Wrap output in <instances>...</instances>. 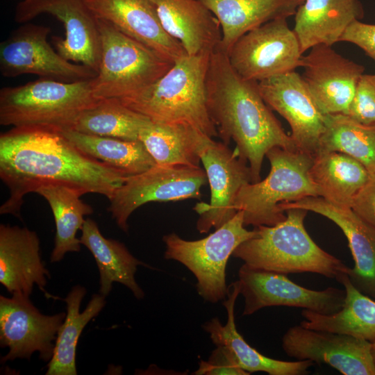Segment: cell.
<instances>
[{
    "instance_id": "19",
    "label": "cell",
    "mask_w": 375,
    "mask_h": 375,
    "mask_svg": "<svg viewBox=\"0 0 375 375\" xmlns=\"http://www.w3.org/2000/svg\"><path fill=\"white\" fill-rule=\"evenodd\" d=\"M284 212L299 208L321 215L334 222L348 241L354 266L347 274L353 285L375 299V227L351 208L331 203L319 197H308L279 206Z\"/></svg>"
},
{
    "instance_id": "15",
    "label": "cell",
    "mask_w": 375,
    "mask_h": 375,
    "mask_svg": "<svg viewBox=\"0 0 375 375\" xmlns=\"http://www.w3.org/2000/svg\"><path fill=\"white\" fill-rule=\"evenodd\" d=\"M66 313L45 315L34 306L29 297L12 294L0 296V344L8 347V353L1 362L16 358L30 360L38 351L44 362L52 358L58 331Z\"/></svg>"
},
{
    "instance_id": "29",
    "label": "cell",
    "mask_w": 375,
    "mask_h": 375,
    "mask_svg": "<svg viewBox=\"0 0 375 375\" xmlns=\"http://www.w3.org/2000/svg\"><path fill=\"white\" fill-rule=\"evenodd\" d=\"M86 292L84 287L78 285L62 299L67 304L66 317L58 331L47 375L77 374L76 351L79 337L88 322L99 315L106 304L105 297L95 294L81 312V303Z\"/></svg>"
},
{
    "instance_id": "25",
    "label": "cell",
    "mask_w": 375,
    "mask_h": 375,
    "mask_svg": "<svg viewBox=\"0 0 375 375\" xmlns=\"http://www.w3.org/2000/svg\"><path fill=\"white\" fill-rule=\"evenodd\" d=\"M218 19L222 40L219 48L229 53L243 35L277 18L295 15L305 0H201Z\"/></svg>"
},
{
    "instance_id": "10",
    "label": "cell",
    "mask_w": 375,
    "mask_h": 375,
    "mask_svg": "<svg viewBox=\"0 0 375 375\" xmlns=\"http://www.w3.org/2000/svg\"><path fill=\"white\" fill-rule=\"evenodd\" d=\"M48 26L27 23L12 31L0 44V72L4 77L31 74L40 78L73 83L90 80L97 73L74 64L49 44Z\"/></svg>"
},
{
    "instance_id": "33",
    "label": "cell",
    "mask_w": 375,
    "mask_h": 375,
    "mask_svg": "<svg viewBox=\"0 0 375 375\" xmlns=\"http://www.w3.org/2000/svg\"><path fill=\"white\" fill-rule=\"evenodd\" d=\"M326 151L350 156L366 168L370 176H374L375 125L362 124L344 114L325 115V130L318 153Z\"/></svg>"
},
{
    "instance_id": "14",
    "label": "cell",
    "mask_w": 375,
    "mask_h": 375,
    "mask_svg": "<svg viewBox=\"0 0 375 375\" xmlns=\"http://www.w3.org/2000/svg\"><path fill=\"white\" fill-rule=\"evenodd\" d=\"M199 155L211 195L209 203H198L193 209L199 215L197 228L204 233L218 228L236 214L234 204L238 194L252 178L247 162L224 142L206 136Z\"/></svg>"
},
{
    "instance_id": "17",
    "label": "cell",
    "mask_w": 375,
    "mask_h": 375,
    "mask_svg": "<svg viewBox=\"0 0 375 375\" xmlns=\"http://www.w3.org/2000/svg\"><path fill=\"white\" fill-rule=\"evenodd\" d=\"M281 341L285 353L297 360L328 364L344 375H375L369 341L301 324L289 328Z\"/></svg>"
},
{
    "instance_id": "4",
    "label": "cell",
    "mask_w": 375,
    "mask_h": 375,
    "mask_svg": "<svg viewBox=\"0 0 375 375\" xmlns=\"http://www.w3.org/2000/svg\"><path fill=\"white\" fill-rule=\"evenodd\" d=\"M285 212L282 222L255 227L256 235L240 244L232 256L250 268L285 274L310 272L336 279L347 273L349 267L320 248L308 233L307 210Z\"/></svg>"
},
{
    "instance_id": "21",
    "label": "cell",
    "mask_w": 375,
    "mask_h": 375,
    "mask_svg": "<svg viewBox=\"0 0 375 375\" xmlns=\"http://www.w3.org/2000/svg\"><path fill=\"white\" fill-rule=\"evenodd\" d=\"M40 254V240L26 227L0 225V282L12 294L30 297L34 285L47 294L49 278Z\"/></svg>"
},
{
    "instance_id": "9",
    "label": "cell",
    "mask_w": 375,
    "mask_h": 375,
    "mask_svg": "<svg viewBox=\"0 0 375 375\" xmlns=\"http://www.w3.org/2000/svg\"><path fill=\"white\" fill-rule=\"evenodd\" d=\"M208 182L201 167L156 165L149 169L128 176L109 200L108 210L117 226L128 231V219L141 206L151 201L199 199L201 189Z\"/></svg>"
},
{
    "instance_id": "16",
    "label": "cell",
    "mask_w": 375,
    "mask_h": 375,
    "mask_svg": "<svg viewBox=\"0 0 375 375\" xmlns=\"http://www.w3.org/2000/svg\"><path fill=\"white\" fill-rule=\"evenodd\" d=\"M259 92L268 106L290 124L297 150L314 158L325 130L324 115L295 71L258 82Z\"/></svg>"
},
{
    "instance_id": "28",
    "label": "cell",
    "mask_w": 375,
    "mask_h": 375,
    "mask_svg": "<svg viewBox=\"0 0 375 375\" xmlns=\"http://www.w3.org/2000/svg\"><path fill=\"white\" fill-rule=\"evenodd\" d=\"M310 176L318 197L342 207H349L370 175L350 156L340 151L319 153L313 158Z\"/></svg>"
},
{
    "instance_id": "11",
    "label": "cell",
    "mask_w": 375,
    "mask_h": 375,
    "mask_svg": "<svg viewBox=\"0 0 375 375\" xmlns=\"http://www.w3.org/2000/svg\"><path fill=\"white\" fill-rule=\"evenodd\" d=\"M287 18H277L247 32L233 44L228 59L244 78L257 82L295 71L303 53Z\"/></svg>"
},
{
    "instance_id": "22",
    "label": "cell",
    "mask_w": 375,
    "mask_h": 375,
    "mask_svg": "<svg viewBox=\"0 0 375 375\" xmlns=\"http://www.w3.org/2000/svg\"><path fill=\"white\" fill-rule=\"evenodd\" d=\"M162 27L187 53L212 52L222 40L220 24L201 0H148Z\"/></svg>"
},
{
    "instance_id": "23",
    "label": "cell",
    "mask_w": 375,
    "mask_h": 375,
    "mask_svg": "<svg viewBox=\"0 0 375 375\" xmlns=\"http://www.w3.org/2000/svg\"><path fill=\"white\" fill-rule=\"evenodd\" d=\"M240 293L239 281L228 286L227 299L223 305L227 311V322L223 325L214 317L203 325L215 346L227 348L235 357L240 367L249 374L256 372L269 375H305L314 365L310 360L284 361L269 358L251 347L239 333L235 323L234 308Z\"/></svg>"
},
{
    "instance_id": "39",
    "label": "cell",
    "mask_w": 375,
    "mask_h": 375,
    "mask_svg": "<svg viewBox=\"0 0 375 375\" xmlns=\"http://www.w3.org/2000/svg\"><path fill=\"white\" fill-rule=\"evenodd\" d=\"M371 353L375 366V340L371 342Z\"/></svg>"
},
{
    "instance_id": "2",
    "label": "cell",
    "mask_w": 375,
    "mask_h": 375,
    "mask_svg": "<svg viewBox=\"0 0 375 375\" xmlns=\"http://www.w3.org/2000/svg\"><path fill=\"white\" fill-rule=\"evenodd\" d=\"M207 107L218 136L250 168L252 183L260 181L262 164L274 147L297 150L272 109L262 99L258 82L242 77L219 47L211 54L206 80Z\"/></svg>"
},
{
    "instance_id": "35",
    "label": "cell",
    "mask_w": 375,
    "mask_h": 375,
    "mask_svg": "<svg viewBox=\"0 0 375 375\" xmlns=\"http://www.w3.org/2000/svg\"><path fill=\"white\" fill-rule=\"evenodd\" d=\"M347 115L362 124L375 125V74L361 76Z\"/></svg>"
},
{
    "instance_id": "5",
    "label": "cell",
    "mask_w": 375,
    "mask_h": 375,
    "mask_svg": "<svg viewBox=\"0 0 375 375\" xmlns=\"http://www.w3.org/2000/svg\"><path fill=\"white\" fill-rule=\"evenodd\" d=\"M92 79L65 83L39 78L2 88L0 124L59 131L72 129L81 114L100 100L94 95Z\"/></svg>"
},
{
    "instance_id": "30",
    "label": "cell",
    "mask_w": 375,
    "mask_h": 375,
    "mask_svg": "<svg viewBox=\"0 0 375 375\" xmlns=\"http://www.w3.org/2000/svg\"><path fill=\"white\" fill-rule=\"evenodd\" d=\"M206 136L189 126L150 122L141 129L139 140L158 165L200 167V149Z\"/></svg>"
},
{
    "instance_id": "1",
    "label": "cell",
    "mask_w": 375,
    "mask_h": 375,
    "mask_svg": "<svg viewBox=\"0 0 375 375\" xmlns=\"http://www.w3.org/2000/svg\"><path fill=\"white\" fill-rule=\"evenodd\" d=\"M127 176L85 155L59 131L13 127L0 135V178L9 190L1 215L21 219L24 196L47 184L66 185L83 194H100L110 200Z\"/></svg>"
},
{
    "instance_id": "38",
    "label": "cell",
    "mask_w": 375,
    "mask_h": 375,
    "mask_svg": "<svg viewBox=\"0 0 375 375\" xmlns=\"http://www.w3.org/2000/svg\"><path fill=\"white\" fill-rule=\"evenodd\" d=\"M351 208L361 218L375 227V176L354 197Z\"/></svg>"
},
{
    "instance_id": "6",
    "label": "cell",
    "mask_w": 375,
    "mask_h": 375,
    "mask_svg": "<svg viewBox=\"0 0 375 375\" xmlns=\"http://www.w3.org/2000/svg\"><path fill=\"white\" fill-rule=\"evenodd\" d=\"M266 157L270 163L269 174L242 187L235 201V210L243 212L245 226H274L286 217L279 208L281 203L318 197L310 176L312 156L276 147Z\"/></svg>"
},
{
    "instance_id": "36",
    "label": "cell",
    "mask_w": 375,
    "mask_h": 375,
    "mask_svg": "<svg viewBox=\"0 0 375 375\" xmlns=\"http://www.w3.org/2000/svg\"><path fill=\"white\" fill-rule=\"evenodd\" d=\"M197 375H247L238 363L234 355L226 347L216 346L206 361L201 360L199 369L194 373Z\"/></svg>"
},
{
    "instance_id": "20",
    "label": "cell",
    "mask_w": 375,
    "mask_h": 375,
    "mask_svg": "<svg viewBox=\"0 0 375 375\" xmlns=\"http://www.w3.org/2000/svg\"><path fill=\"white\" fill-rule=\"evenodd\" d=\"M98 19L172 62L188 54L181 43L164 29L148 0H87Z\"/></svg>"
},
{
    "instance_id": "37",
    "label": "cell",
    "mask_w": 375,
    "mask_h": 375,
    "mask_svg": "<svg viewBox=\"0 0 375 375\" xmlns=\"http://www.w3.org/2000/svg\"><path fill=\"white\" fill-rule=\"evenodd\" d=\"M340 42H347L358 46L375 62V24L356 20L346 29Z\"/></svg>"
},
{
    "instance_id": "26",
    "label": "cell",
    "mask_w": 375,
    "mask_h": 375,
    "mask_svg": "<svg viewBox=\"0 0 375 375\" xmlns=\"http://www.w3.org/2000/svg\"><path fill=\"white\" fill-rule=\"evenodd\" d=\"M81 244L86 247L94 256L100 275V294L107 296L114 282L127 287L138 299L144 293L135 278L138 265L146 264L134 257L122 242L106 238L101 233L97 224L87 218L81 228Z\"/></svg>"
},
{
    "instance_id": "12",
    "label": "cell",
    "mask_w": 375,
    "mask_h": 375,
    "mask_svg": "<svg viewBox=\"0 0 375 375\" xmlns=\"http://www.w3.org/2000/svg\"><path fill=\"white\" fill-rule=\"evenodd\" d=\"M42 14L51 15L64 25L65 39L53 37L58 53L97 73L101 57L99 19L87 0H23L15 8L14 19L26 23Z\"/></svg>"
},
{
    "instance_id": "8",
    "label": "cell",
    "mask_w": 375,
    "mask_h": 375,
    "mask_svg": "<svg viewBox=\"0 0 375 375\" xmlns=\"http://www.w3.org/2000/svg\"><path fill=\"white\" fill-rule=\"evenodd\" d=\"M256 229L249 231L244 224L242 210L207 237L186 240L175 233L165 235V258L178 261L197 279V290L203 300L217 303L228 293L226 269L228 258L244 241L256 236Z\"/></svg>"
},
{
    "instance_id": "27",
    "label": "cell",
    "mask_w": 375,
    "mask_h": 375,
    "mask_svg": "<svg viewBox=\"0 0 375 375\" xmlns=\"http://www.w3.org/2000/svg\"><path fill=\"white\" fill-rule=\"evenodd\" d=\"M336 281L345 290V299L340 310L324 315L303 309L305 319L301 325L305 328L350 335L370 342L375 340V301L357 290L347 273Z\"/></svg>"
},
{
    "instance_id": "13",
    "label": "cell",
    "mask_w": 375,
    "mask_h": 375,
    "mask_svg": "<svg viewBox=\"0 0 375 375\" xmlns=\"http://www.w3.org/2000/svg\"><path fill=\"white\" fill-rule=\"evenodd\" d=\"M240 293L244 299L243 316L270 306L301 308L330 315L340 310L345 290L328 287L314 290L290 280L286 274L256 269L243 264L238 272Z\"/></svg>"
},
{
    "instance_id": "31",
    "label": "cell",
    "mask_w": 375,
    "mask_h": 375,
    "mask_svg": "<svg viewBox=\"0 0 375 375\" xmlns=\"http://www.w3.org/2000/svg\"><path fill=\"white\" fill-rule=\"evenodd\" d=\"M35 192L49 203L55 219L56 233L51 262L60 261L67 252L80 251L81 243L76 238L77 231L84 224V216L93 212L92 206L80 199L83 194L59 184L44 185Z\"/></svg>"
},
{
    "instance_id": "34",
    "label": "cell",
    "mask_w": 375,
    "mask_h": 375,
    "mask_svg": "<svg viewBox=\"0 0 375 375\" xmlns=\"http://www.w3.org/2000/svg\"><path fill=\"white\" fill-rule=\"evenodd\" d=\"M150 122L119 99L110 98L100 99L84 110L72 129L89 135L137 140L141 129Z\"/></svg>"
},
{
    "instance_id": "18",
    "label": "cell",
    "mask_w": 375,
    "mask_h": 375,
    "mask_svg": "<svg viewBox=\"0 0 375 375\" xmlns=\"http://www.w3.org/2000/svg\"><path fill=\"white\" fill-rule=\"evenodd\" d=\"M301 67V76L322 112L347 115L365 67L326 44L311 47Z\"/></svg>"
},
{
    "instance_id": "3",
    "label": "cell",
    "mask_w": 375,
    "mask_h": 375,
    "mask_svg": "<svg viewBox=\"0 0 375 375\" xmlns=\"http://www.w3.org/2000/svg\"><path fill=\"white\" fill-rule=\"evenodd\" d=\"M211 53L185 55L155 82L119 99L153 123L189 126L211 138L218 136L206 99Z\"/></svg>"
},
{
    "instance_id": "32",
    "label": "cell",
    "mask_w": 375,
    "mask_h": 375,
    "mask_svg": "<svg viewBox=\"0 0 375 375\" xmlns=\"http://www.w3.org/2000/svg\"><path fill=\"white\" fill-rule=\"evenodd\" d=\"M61 132L85 155L115 168L126 176L144 172L156 165L140 140L89 135L73 129Z\"/></svg>"
},
{
    "instance_id": "24",
    "label": "cell",
    "mask_w": 375,
    "mask_h": 375,
    "mask_svg": "<svg viewBox=\"0 0 375 375\" xmlns=\"http://www.w3.org/2000/svg\"><path fill=\"white\" fill-rule=\"evenodd\" d=\"M294 32L303 53L313 46L340 42L348 26L364 16L360 0H305L295 13Z\"/></svg>"
},
{
    "instance_id": "7",
    "label": "cell",
    "mask_w": 375,
    "mask_h": 375,
    "mask_svg": "<svg viewBox=\"0 0 375 375\" xmlns=\"http://www.w3.org/2000/svg\"><path fill=\"white\" fill-rule=\"evenodd\" d=\"M99 19L101 57L92 79L95 97L122 99L149 86L173 65L156 52Z\"/></svg>"
}]
</instances>
